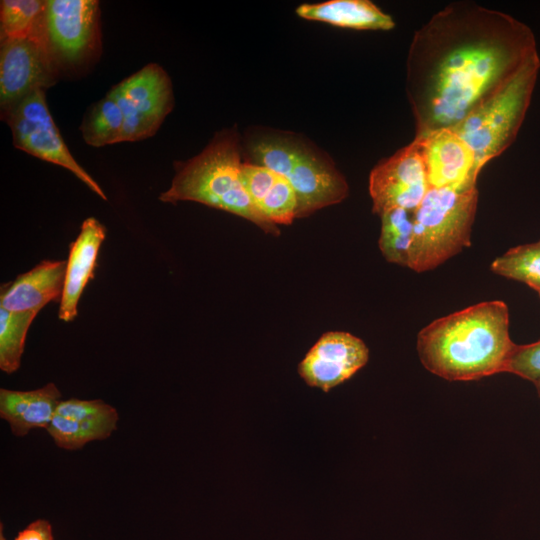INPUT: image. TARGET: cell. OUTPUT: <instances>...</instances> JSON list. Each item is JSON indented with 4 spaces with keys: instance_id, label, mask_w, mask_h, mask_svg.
<instances>
[{
    "instance_id": "obj_1",
    "label": "cell",
    "mask_w": 540,
    "mask_h": 540,
    "mask_svg": "<svg viewBox=\"0 0 540 540\" xmlns=\"http://www.w3.org/2000/svg\"><path fill=\"white\" fill-rule=\"evenodd\" d=\"M535 52L532 30L509 14L470 2L434 14L407 58L416 135L456 126Z\"/></svg>"
},
{
    "instance_id": "obj_2",
    "label": "cell",
    "mask_w": 540,
    "mask_h": 540,
    "mask_svg": "<svg viewBox=\"0 0 540 540\" xmlns=\"http://www.w3.org/2000/svg\"><path fill=\"white\" fill-rule=\"evenodd\" d=\"M423 366L449 381H471L505 372L516 346L503 301H485L424 327L417 336Z\"/></svg>"
},
{
    "instance_id": "obj_3",
    "label": "cell",
    "mask_w": 540,
    "mask_h": 540,
    "mask_svg": "<svg viewBox=\"0 0 540 540\" xmlns=\"http://www.w3.org/2000/svg\"><path fill=\"white\" fill-rule=\"evenodd\" d=\"M239 140L234 132L216 134L197 156L175 165L176 173L162 202L194 201L241 216L268 233L278 234L255 207L241 177Z\"/></svg>"
},
{
    "instance_id": "obj_4",
    "label": "cell",
    "mask_w": 540,
    "mask_h": 540,
    "mask_svg": "<svg viewBox=\"0 0 540 540\" xmlns=\"http://www.w3.org/2000/svg\"><path fill=\"white\" fill-rule=\"evenodd\" d=\"M540 58L532 54L501 87L452 129L475 155L478 173L515 140L535 88Z\"/></svg>"
},
{
    "instance_id": "obj_5",
    "label": "cell",
    "mask_w": 540,
    "mask_h": 540,
    "mask_svg": "<svg viewBox=\"0 0 540 540\" xmlns=\"http://www.w3.org/2000/svg\"><path fill=\"white\" fill-rule=\"evenodd\" d=\"M477 187L429 189L413 211L414 232L408 268L432 270L471 244Z\"/></svg>"
},
{
    "instance_id": "obj_6",
    "label": "cell",
    "mask_w": 540,
    "mask_h": 540,
    "mask_svg": "<svg viewBox=\"0 0 540 540\" xmlns=\"http://www.w3.org/2000/svg\"><path fill=\"white\" fill-rule=\"evenodd\" d=\"M38 37L59 73L83 68L101 51L99 2L46 0Z\"/></svg>"
},
{
    "instance_id": "obj_7",
    "label": "cell",
    "mask_w": 540,
    "mask_h": 540,
    "mask_svg": "<svg viewBox=\"0 0 540 540\" xmlns=\"http://www.w3.org/2000/svg\"><path fill=\"white\" fill-rule=\"evenodd\" d=\"M1 119L9 125L17 149L66 168L100 198L107 199L97 182L70 153L49 112L44 89L35 90L2 112Z\"/></svg>"
},
{
    "instance_id": "obj_8",
    "label": "cell",
    "mask_w": 540,
    "mask_h": 540,
    "mask_svg": "<svg viewBox=\"0 0 540 540\" xmlns=\"http://www.w3.org/2000/svg\"><path fill=\"white\" fill-rule=\"evenodd\" d=\"M107 94L117 102L123 113L122 142L140 141L153 136L174 105L171 80L156 63H150L125 78Z\"/></svg>"
},
{
    "instance_id": "obj_9",
    "label": "cell",
    "mask_w": 540,
    "mask_h": 540,
    "mask_svg": "<svg viewBox=\"0 0 540 540\" xmlns=\"http://www.w3.org/2000/svg\"><path fill=\"white\" fill-rule=\"evenodd\" d=\"M0 47L1 113L60 76L39 37L3 40Z\"/></svg>"
},
{
    "instance_id": "obj_10",
    "label": "cell",
    "mask_w": 540,
    "mask_h": 540,
    "mask_svg": "<svg viewBox=\"0 0 540 540\" xmlns=\"http://www.w3.org/2000/svg\"><path fill=\"white\" fill-rule=\"evenodd\" d=\"M428 190L421 149L415 138L376 165L369 178L373 211L378 215L393 208L414 211Z\"/></svg>"
},
{
    "instance_id": "obj_11",
    "label": "cell",
    "mask_w": 540,
    "mask_h": 540,
    "mask_svg": "<svg viewBox=\"0 0 540 540\" xmlns=\"http://www.w3.org/2000/svg\"><path fill=\"white\" fill-rule=\"evenodd\" d=\"M421 149L429 189H469L479 173L469 145L452 129L440 128L415 136Z\"/></svg>"
},
{
    "instance_id": "obj_12",
    "label": "cell",
    "mask_w": 540,
    "mask_h": 540,
    "mask_svg": "<svg viewBox=\"0 0 540 540\" xmlns=\"http://www.w3.org/2000/svg\"><path fill=\"white\" fill-rule=\"evenodd\" d=\"M284 177L297 198V218L341 202L348 194L343 175L331 160L299 141Z\"/></svg>"
},
{
    "instance_id": "obj_13",
    "label": "cell",
    "mask_w": 540,
    "mask_h": 540,
    "mask_svg": "<svg viewBox=\"0 0 540 540\" xmlns=\"http://www.w3.org/2000/svg\"><path fill=\"white\" fill-rule=\"evenodd\" d=\"M365 343L347 332H328L321 336L298 366L303 380L327 392L351 378L368 361Z\"/></svg>"
},
{
    "instance_id": "obj_14",
    "label": "cell",
    "mask_w": 540,
    "mask_h": 540,
    "mask_svg": "<svg viewBox=\"0 0 540 540\" xmlns=\"http://www.w3.org/2000/svg\"><path fill=\"white\" fill-rule=\"evenodd\" d=\"M105 235V227L96 218L90 217L83 221L79 235L70 244L58 312L60 320L70 322L77 317L79 299L94 276L96 260Z\"/></svg>"
},
{
    "instance_id": "obj_15",
    "label": "cell",
    "mask_w": 540,
    "mask_h": 540,
    "mask_svg": "<svg viewBox=\"0 0 540 540\" xmlns=\"http://www.w3.org/2000/svg\"><path fill=\"white\" fill-rule=\"evenodd\" d=\"M67 261L43 260L1 288L0 307L11 312H39L61 300Z\"/></svg>"
},
{
    "instance_id": "obj_16",
    "label": "cell",
    "mask_w": 540,
    "mask_h": 540,
    "mask_svg": "<svg viewBox=\"0 0 540 540\" xmlns=\"http://www.w3.org/2000/svg\"><path fill=\"white\" fill-rule=\"evenodd\" d=\"M61 397L60 390L52 382L29 391L1 388L0 416L15 436L23 437L32 429H47L62 401Z\"/></svg>"
},
{
    "instance_id": "obj_17",
    "label": "cell",
    "mask_w": 540,
    "mask_h": 540,
    "mask_svg": "<svg viewBox=\"0 0 540 540\" xmlns=\"http://www.w3.org/2000/svg\"><path fill=\"white\" fill-rule=\"evenodd\" d=\"M296 13L308 20L321 21L356 30H391V16L368 0H331L300 5Z\"/></svg>"
},
{
    "instance_id": "obj_18",
    "label": "cell",
    "mask_w": 540,
    "mask_h": 540,
    "mask_svg": "<svg viewBox=\"0 0 540 540\" xmlns=\"http://www.w3.org/2000/svg\"><path fill=\"white\" fill-rule=\"evenodd\" d=\"M123 113L109 95L95 102L83 117L80 130L84 141L93 147L122 142Z\"/></svg>"
},
{
    "instance_id": "obj_19",
    "label": "cell",
    "mask_w": 540,
    "mask_h": 540,
    "mask_svg": "<svg viewBox=\"0 0 540 540\" xmlns=\"http://www.w3.org/2000/svg\"><path fill=\"white\" fill-rule=\"evenodd\" d=\"M381 217L379 248L388 262L408 267L413 241V211L393 208Z\"/></svg>"
},
{
    "instance_id": "obj_20",
    "label": "cell",
    "mask_w": 540,
    "mask_h": 540,
    "mask_svg": "<svg viewBox=\"0 0 540 540\" xmlns=\"http://www.w3.org/2000/svg\"><path fill=\"white\" fill-rule=\"evenodd\" d=\"M46 0H2L0 2V40L37 37Z\"/></svg>"
},
{
    "instance_id": "obj_21",
    "label": "cell",
    "mask_w": 540,
    "mask_h": 540,
    "mask_svg": "<svg viewBox=\"0 0 540 540\" xmlns=\"http://www.w3.org/2000/svg\"><path fill=\"white\" fill-rule=\"evenodd\" d=\"M37 312H11L0 307V369L12 374L21 364L28 330Z\"/></svg>"
},
{
    "instance_id": "obj_22",
    "label": "cell",
    "mask_w": 540,
    "mask_h": 540,
    "mask_svg": "<svg viewBox=\"0 0 540 540\" xmlns=\"http://www.w3.org/2000/svg\"><path fill=\"white\" fill-rule=\"evenodd\" d=\"M491 270L540 292V240L509 249L492 262Z\"/></svg>"
},
{
    "instance_id": "obj_23",
    "label": "cell",
    "mask_w": 540,
    "mask_h": 540,
    "mask_svg": "<svg viewBox=\"0 0 540 540\" xmlns=\"http://www.w3.org/2000/svg\"><path fill=\"white\" fill-rule=\"evenodd\" d=\"M116 429V426L108 424L78 421L55 414L46 430L59 448L77 450L89 442L107 439Z\"/></svg>"
},
{
    "instance_id": "obj_24",
    "label": "cell",
    "mask_w": 540,
    "mask_h": 540,
    "mask_svg": "<svg viewBox=\"0 0 540 540\" xmlns=\"http://www.w3.org/2000/svg\"><path fill=\"white\" fill-rule=\"evenodd\" d=\"M258 211L272 224H290L297 218V198L290 182L282 175L256 204Z\"/></svg>"
},
{
    "instance_id": "obj_25",
    "label": "cell",
    "mask_w": 540,
    "mask_h": 540,
    "mask_svg": "<svg viewBox=\"0 0 540 540\" xmlns=\"http://www.w3.org/2000/svg\"><path fill=\"white\" fill-rule=\"evenodd\" d=\"M56 414L78 421L108 424L116 427L119 420L117 410L101 399L71 398L62 400L57 407Z\"/></svg>"
},
{
    "instance_id": "obj_26",
    "label": "cell",
    "mask_w": 540,
    "mask_h": 540,
    "mask_svg": "<svg viewBox=\"0 0 540 540\" xmlns=\"http://www.w3.org/2000/svg\"><path fill=\"white\" fill-rule=\"evenodd\" d=\"M505 372L533 383L540 381V340L526 345L516 344Z\"/></svg>"
},
{
    "instance_id": "obj_27",
    "label": "cell",
    "mask_w": 540,
    "mask_h": 540,
    "mask_svg": "<svg viewBox=\"0 0 540 540\" xmlns=\"http://www.w3.org/2000/svg\"><path fill=\"white\" fill-rule=\"evenodd\" d=\"M13 540H54L52 526L45 519H37L20 530Z\"/></svg>"
},
{
    "instance_id": "obj_28",
    "label": "cell",
    "mask_w": 540,
    "mask_h": 540,
    "mask_svg": "<svg viewBox=\"0 0 540 540\" xmlns=\"http://www.w3.org/2000/svg\"><path fill=\"white\" fill-rule=\"evenodd\" d=\"M0 540H6V538L4 537V534H3V526L1 525V528H0Z\"/></svg>"
},
{
    "instance_id": "obj_29",
    "label": "cell",
    "mask_w": 540,
    "mask_h": 540,
    "mask_svg": "<svg viewBox=\"0 0 540 540\" xmlns=\"http://www.w3.org/2000/svg\"><path fill=\"white\" fill-rule=\"evenodd\" d=\"M538 294H539V297H540V292H538Z\"/></svg>"
}]
</instances>
